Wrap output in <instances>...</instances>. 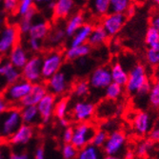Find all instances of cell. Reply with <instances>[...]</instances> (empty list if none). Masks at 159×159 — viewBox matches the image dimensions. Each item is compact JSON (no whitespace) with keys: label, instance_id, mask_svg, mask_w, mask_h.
<instances>
[{"label":"cell","instance_id":"obj_1","mask_svg":"<svg viewBox=\"0 0 159 159\" xmlns=\"http://www.w3.org/2000/svg\"><path fill=\"white\" fill-rule=\"evenodd\" d=\"M22 124L20 109L11 106L0 114V135L4 140H9Z\"/></svg>","mask_w":159,"mask_h":159},{"label":"cell","instance_id":"obj_2","mask_svg":"<svg viewBox=\"0 0 159 159\" xmlns=\"http://www.w3.org/2000/svg\"><path fill=\"white\" fill-rule=\"evenodd\" d=\"M65 56L60 51L53 50L47 52L41 61L42 80H48L57 71H59L64 64Z\"/></svg>","mask_w":159,"mask_h":159},{"label":"cell","instance_id":"obj_3","mask_svg":"<svg viewBox=\"0 0 159 159\" xmlns=\"http://www.w3.org/2000/svg\"><path fill=\"white\" fill-rule=\"evenodd\" d=\"M32 86V83L21 78L12 84H9V86L5 89L2 96L9 105L19 106L20 101L31 91Z\"/></svg>","mask_w":159,"mask_h":159},{"label":"cell","instance_id":"obj_4","mask_svg":"<svg viewBox=\"0 0 159 159\" xmlns=\"http://www.w3.org/2000/svg\"><path fill=\"white\" fill-rule=\"evenodd\" d=\"M149 80L146 68L141 64H137L129 70L128 80L124 86L126 92L129 94H136L143 85H145Z\"/></svg>","mask_w":159,"mask_h":159},{"label":"cell","instance_id":"obj_5","mask_svg":"<svg viewBox=\"0 0 159 159\" xmlns=\"http://www.w3.org/2000/svg\"><path fill=\"white\" fill-rule=\"evenodd\" d=\"M95 131V127L89 121L78 122L77 125L74 127V135L70 143L77 150H80L88 144H91Z\"/></svg>","mask_w":159,"mask_h":159},{"label":"cell","instance_id":"obj_6","mask_svg":"<svg viewBox=\"0 0 159 159\" xmlns=\"http://www.w3.org/2000/svg\"><path fill=\"white\" fill-rule=\"evenodd\" d=\"M19 31L13 25H8L0 32V56L8 54L11 50L18 44Z\"/></svg>","mask_w":159,"mask_h":159},{"label":"cell","instance_id":"obj_7","mask_svg":"<svg viewBox=\"0 0 159 159\" xmlns=\"http://www.w3.org/2000/svg\"><path fill=\"white\" fill-rule=\"evenodd\" d=\"M127 137L121 131H113L108 134L107 140L101 148L106 155H119L124 150Z\"/></svg>","mask_w":159,"mask_h":159},{"label":"cell","instance_id":"obj_8","mask_svg":"<svg viewBox=\"0 0 159 159\" xmlns=\"http://www.w3.org/2000/svg\"><path fill=\"white\" fill-rule=\"evenodd\" d=\"M41 61L42 58L38 55L31 56L25 66L20 70L21 77L32 84L41 82Z\"/></svg>","mask_w":159,"mask_h":159},{"label":"cell","instance_id":"obj_9","mask_svg":"<svg viewBox=\"0 0 159 159\" xmlns=\"http://www.w3.org/2000/svg\"><path fill=\"white\" fill-rule=\"evenodd\" d=\"M126 16L124 13L109 12L103 16L101 26L108 34L109 36H115L118 34L126 23Z\"/></svg>","mask_w":159,"mask_h":159},{"label":"cell","instance_id":"obj_10","mask_svg":"<svg viewBox=\"0 0 159 159\" xmlns=\"http://www.w3.org/2000/svg\"><path fill=\"white\" fill-rule=\"evenodd\" d=\"M95 113V105L89 101L76 102L71 110V116L76 122H88L94 116Z\"/></svg>","mask_w":159,"mask_h":159},{"label":"cell","instance_id":"obj_11","mask_svg":"<svg viewBox=\"0 0 159 159\" xmlns=\"http://www.w3.org/2000/svg\"><path fill=\"white\" fill-rule=\"evenodd\" d=\"M47 89L48 92L54 94L55 96L63 95L67 93L70 88V84L68 80V76L62 70L57 71L52 76H51L47 80Z\"/></svg>","mask_w":159,"mask_h":159},{"label":"cell","instance_id":"obj_12","mask_svg":"<svg viewBox=\"0 0 159 159\" xmlns=\"http://www.w3.org/2000/svg\"><path fill=\"white\" fill-rule=\"evenodd\" d=\"M55 103H56V96L49 92L38 102L36 107L42 123L47 124L50 122V120L53 116Z\"/></svg>","mask_w":159,"mask_h":159},{"label":"cell","instance_id":"obj_13","mask_svg":"<svg viewBox=\"0 0 159 159\" xmlns=\"http://www.w3.org/2000/svg\"><path fill=\"white\" fill-rule=\"evenodd\" d=\"M111 82L110 69L107 67H97L93 70L89 78L90 87L95 90H103Z\"/></svg>","mask_w":159,"mask_h":159},{"label":"cell","instance_id":"obj_14","mask_svg":"<svg viewBox=\"0 0 159 159\" xmlns=\"http://www.w3.org/2000/svg\"><path fill=\"white\" fill-rule=\"evenodd\" d=\"M48 93V89L46 84L38 82L34 83L32 86L31 91L29 92L26 96L20 101V107H27V106H36L39 101L43 98L46 93Z\"/></svg>","mask_w":159,"mask_h":159},{"label":"cell","instance_id":"obj_15","mask_svg":"<svg viewBox=\"0 0 159 159\" xmlns=\"http://www.w3.org/2000/svg\"><path fill=\"white\" fill-rule=\"evenodd\" d=\"M34 135V127L32 125L22 123L8 141L11 145H16V146L26 145L27 143H29L33 139Z\"/></svg>","mask_w":159,"mask_h":159},{"label":"cell","instance_id":"obj_16","mask_svg":"<svg viewBox=\"0 0 159 159\" xmlns=\"http://www.w3.org/2000/svg\"><path fill=\"white\" fill-rule=\"evenodd\" d=\"M133 127L137 135L144 136L148 134L152 129V119L150 114L146 111H139L136 113L133 120Z\"/></svg>","mask_w":159,"mask_h":159},{"label":"cell","instance_id":"obj_17","mask_svg":"<svg viewBox=\"0 0 159 159\" xmlns=\"http://www.w3.org/2000/svg\"><path fill=\"white\" fill-rule=\"evenodd\" d=\"M30 58V55L27 50L20 44L14 46L9 52V61L10 63L18 70H21L27 61Z\"/></svg>","mask_w":159,"mask_h":159},{"label":"cell","instance_id":"obj_18","mask_svg":"<svg viewBox=\"0 0 159 159\" xmlns=\"http://www.w3.org/2000/svg\"><path fill=\"white\" fill-rule=\"evenodd\" d=\"M75 0H54L52 14L58 19L68 18L75 8Z\"/></svg>","mask_w":159,"mask_h":159},{"label":"cell","instance_id":"obj_19","mask_svg":"<svg viewBox=\"0 0 159 159\" xmlns=\"http://www.w3.org/2000/svg\"><path fill=\"white\" fill-rule=\"evenodd\" d=\"M51 30V27L49 23L45 20H35L33 22L30 31L28 33V37L31 38H35L38 40L43 41L47 38L49 33Z\"/></svg>","mask_w":159,"mask_h":159},{"label":"cell","instance_id":"obj_20","mask_svg":"<svg viewBox=\"0 0 159 159\" xmlns=\"http://www.w3.org/2000/svg\"><path fill=\"white\" fill-rule=\"evenodd\" d=\"M93 25L91 23H84L78 30L70 36V46H78L88 43V39L93 32Z\"/></svg>","mask_w":159,"mask_h":159},{"label":"cell","instance_id":"obj_21","mask_svg":"<svg viewBox=\"0 0 159 159\" xmlns=\"http://www.w3.org/2000/svg\"><path fill=\"white\" fill-rule=\"evenodd\" d=\"M0 75L3 76L8 84H12L21 79V70L13 67L10 61L0 62Z\"/></svg>","mask_w":159,"mask_h":159},{"label":"cell","instance_id":"obj_22","mask_svg":"<svg viewBox=\"0 0 159 159\" xmlns=\"http://www.w3.org/2000/svg\"><path fill=\"white\" fill-rule=\"evenodd\" d=\"M91 50L92 47L88 43L78 46H70L64 53L65 59H67L68 61H75L84 58V57L90 54Z\"/></svg>","mask_w":159,"mask_h":159},{"label":"cell","instance_id":"obj_23","mask_svg":"<svg viewBox=\"0 0 159 159\" xmlns=\"http://www.w3.org/2000/svg\"><path fill=\"white\" fill-rule=\"evenodd\" d=\"M84 23H85V16L83 13L81 12L71 13L69 16L64 28L66 35L68 37H70Z\"/></svg>","mask_w":159,"mask_h":159},{"label":"cell","instance_id":"obj_24","mask_svg":"<svg viewBox=\"0 0 159 159\" xmlns=\"http://www.w3.org/2000/svg\"><path fill=\"white\" fill-rule=\"evenodd\" d=\"M21 112V118L22 123L34 126L41 122L40 115L37 110L36 106H27V107H21L20 109Z\"/></svg>","mask_w":159,"mask_h":159},{"label":"cell","instance_id":"obj_25","mask_svg":"<svg viewBox=\"0 0 159 159\" xmlns=\"http://www.w3.org/2000/svg\"><path fill=\"white\" fill-rule=\"evenodd\" d=\"M108 34L104 30V28L100 25L93 26V32L88 39V44L91 47H99L105 44L108 40Z\"/></svg>","mask_w":159,"mask_h":159},{"label":"cell","instance_id":"obj_26","mask_svg":"<svg viewBox=\"0 0 159 159\" xmlns=\"http://www.w3.org/2000/svg\"><path fill=\"white\" fill-rule=\"evenodd\" d=\"M37 16V9L34 6L31 10H29L25 14L21 16V18L18 23V31L22 34H28L30 31L31 26L33 22L34 21L35 17Z\"/></svg>","mask_w":159,"mask_h":159},{"label":"cell","instance_id":"obj_27","mask_svg":"<svg viewBox=\"0 0 159 159\" xmlns=\"http://www.w3.org/2000/svg\"><path fill=\"white\" fill-rule=\"evenodd\" d=\"M111 81L116 83L122 87H124L127 83L129 73L126 70L124 66L120 63H114L111 68Z\"/></svg>","mask_w":159,"mask_h":159},{"label":"cell","instance_id":"obj_28","mask_svg":"<svg viewBox=\"0 0 159 159\" xmlns=\"http://www.w3.org/2000/svg\"><path fill=\"white\" fill-rule=\"evenodd\" d=\"M103 151L93 144H88L84 148L78 150L75 159H102Z\"/></svg>","mask_w":159,"mask_h":159},{"label":"cell","instance_id":"obj_29","mask_svg":"<svg viewBox=\"0 0 159 159\" xmlns=\"http://www.w3.org/2000/svg\"><path fill=\"white\" fill-rule=\"evenodd\" d=\"M111 0H90V8L94 16L103 17L110 12Z\"/></svg>","mask_w":159,"mask_h":159},{"label":"cell","instance_id":"obj_30","mask_svg":"<svg viewBox=\"0 0 159 159\" xmlns=\"http://www.w3.org/2000/svg\"><path fill=\"white\" fill-rule=\"evenodd\" d=\"M65 30L62 27H55L52 30H50V33L48 34V42L52 46H58L64 41L66 37Z\"/></svg>","mask_w":159,"mask_h":159},{"label":"cell","instance_id":"obj_31","mask_svg":"<svg viewBox=\"0 0 159 159\" xmlns=\"http://www.w3.org/2000/svg\"><path fill=\"white\" fill-rule=\"evenodd\" d=\"M123 93V87L114 83V82H111L106 88H105V96L108 100H117L121 97Z\"/></svg>","mask_w":159,"mask_h":159},{"label":"cell","instance_id":"obj_32","mask_svg":"<svg viewBox=\"0 0 159 159\" xmlns=\"http://www.w3.org/2000/svg\"><path fill=\"white\" fill-rule=\"evenodd\" d=\"M68 111H69V100L67 98H61L60 100L56 101L53 114L57 119L67 117Z\"/></svg>","mask_w":159,"mask_h":159},{"label":"cell","instance_id":"obj_33","mask_svg":"<svg viewBox=\"0 0 159 159\" xmlns=\"http://www.w3.org/2000/svg\"><path fill=\"white\" fill-rule=\"evenodd\" d=\"M132 6V0H111L110 12L125 13V11Z\"/></svg>","mask_w":159,"mask_h":159},{"label":"cell","instance_id":"obj_34","mask_svg":"<svg viewBox=\"0 0 159 159\" xmlns=\"http://www.w3.org/2000/svg\"><path fill=\"white\" fill-rule=\"evenodd\" d=\"M90 88L91 87H90L89 81H87L85 79L77 80L74 85V94L79 98L85 97L89 94Z\"/></svg>","mask_w":159,"mask_h":159},{"label":"cell","instance_id":"obj_35","mask_svg":"<svg viewBox=\"0 0 159 159\" xmlns=\"http://www.w3.org/2000/svg\"><path fill=\"white\" fill-rule=\"evenodd\" d=\"M146 60L152 67L159 66V44L148 48L146 52Z\"/></svg>","mask_w":159,"mask_h":159},{"label":"cell","instance_id":"obj_36","mask_svg":"<svg viewBox=\"0 0 159 159\" xmlns=\"http://www.w3.org/2000/svg\"><path fill=\"white\" fill-rule=\"evenodd\" d=\"M152 148H153V142L150 139H144L138 143L135 153L137 156L144 158L149 154V152L152 150Z\"/></svg>","mask_w":159,"mask_h":159},{"label":"cell","instance_id":"obj_37","mask_svg":"<svg viewBox=\"0 0 159 159\" xmlns=\"http://www.w3.org/2000/svg\"><path fill=\"white\" fill-rule=\"evenodd\" d=\"M145 43L148 47H152L159 44V32L155 28L150 26L146 32Z\"/></svg>","mask_w":159,"mask_h":159},{"label":"cell","instance_id":"obj_38","mask_svg":"<svg viewBox=\"0 0 159 159\" xmlns=\"http://www.w3.org/2000/svg\"><path fill=\"white\" fill-rule=\"evenodd\" d=\"M108 134H109V133L106 132L104 129H96L93 136L91 144H93V145L95 146V147L102 148L103 145L105 144V142H106V140H107Z\"/></svg>","mask_w":159,"mask_h":159},{"label":"cell","instance_id":"obj_39","mask_svg":"<svg viewBox=\"0 0 159 159\" xmlns=\"http://www.w3.org/2000/svg\"><path fill=\"white\" fill-rule=\"evenodd\" d=\"M148 96H149L150 104L154 108H158L159 107V83L155 82L154 84L152 85V88L150 90Z\"/></svg>","mask_w":159,"mask_h":159},{"label":"cell","instance_id":"obj_40","mask_svg":"<svg viewBox=\"0 0 159 159\" xmlns=\"http://www.w3.org/2000/svg\"><path fill=\"white\" fill-rule=\"evenodd\" d=\"M78 150L71 143H64L62 147V155L64 159H75Z\"/></svg>","mask_w":159,"mask_h":159},{"label":"cell","instance_id":"obj_41","mask_svg":"<svg viewBox=\"0 0 159 159\" xmlns=\"http://www.w3.org/2000/svg\"><path fill=\"white\" fill-rule=\"evenodd\" d=\"M34 6V0H19L16 12L18 16H23Z\"/></svg>","mask_w":159,"mask_h":159},{"label":"cell","instance_id":"obj_42","mask_svg":"<svg viewBox=\"0 0 159 159\" xmlns=\"http://www.w3.org/2000/svg\"><path fill=\"white\" fill-rule=\"evenodd\" d=\"M18 2H19V0H3L2 1L3 10L8 13L16 12Z\"/></svg>","mask_w":159,"mask_h":159},{"label":"cell","instance_id":"obj_43","mask_svg":"<svg viewBox=\"0 0 159 159\" xmlns=\"http://www.w3.org/2000/svg\"><path fill=\"white\" fill-rule=\"evenodd\" d=\"M28 48L30 51H32L33 52L36 53L39 52L42 49V41L35 39V38H31V37H28Z\"/></svg>","mask_w":159,"mask_h":159},{"label":"cell","instance_id":"obj_44","mask_svg":"<svg viewBox=\"0 0 159 159\" xmlns=\"http://www.w3.org/2000/svg\"><path fill=\"white\" fill-rule=\"evenodd\" d=\"M152 84L151 83V81H148L145 85H143V86L141 87V89L136 93L135 95H137L138 97H145L146 95L149 94L150 90H151V88H152Z\"/></svg>","mask_w":159,"mask_h":159},{"label":"cell","instance_id":"obj_45","mask_svg":"<svg viewBox=\"0 0 159 159\" xmlns=\"http://www.w3.org/2000/svg\"><path fill=\"white\" fill-rule=\"evenodd\" d=\"M74 135V128L71 127H67L65 128V131L63 132V135H62V139L64 143H70L71 138H73Z\"/></svg>","mask_w":159,"mask_h":159},{"label":"cell","instance_id":"obj_46","mask_svg":"<svg viewBox=\"0 0 159 159\" xmlns=\"http://www.w3.org/2000/svg\"><path fill=\"white\" fill-rule=\"evenodd\" d=\"M149 139L154 142H159V125H156L149 132Z\"/></svg>","mask_w":159,"mask_h":159},{"label":"cell","instance_id":"obj_47","mask_svg":"<svg viewBox=\"0 0 159 159\" xmlns=\"http://www.w3.org/2000/svg\"><path fill=\"white\" fill-rule=\"evenodd\" d=\"M9 159H33L30 155H29L28 153H25V152H12Z\"/></svg>","mask_w":159,"mask_h":159},{"label":"cell","instance_id":"obj_48","mask_svg":"<svg viewBox=\"0 0 159 159\" xmlns=\"http://www.w3.org/2000/svg\"><path fill=\"white\" fill-rule=\"evenodd\" d=\"M151 26L155 28L156 30L159 32V12L155 13L154 16H152V17L151 19Z\"/></svg>","mask_w":159,"mask_h":159},{"label":"cell","instance_id":"obj_49","mask_svg":"<svg viewBox=\"0 0 159 159\" xmlns=\"http://www.w3.org/2000/svg\"><path fill=\"white\" fill-rule=\"evenodd\" d=\"M34 159H45V152L43 150V148L39 147L36 149Z\"/></svg>","mask_w":159,"mask_h":159},{"label":"cell","instance_id":"obj_50","mask_svg":"<svg viewBox=\"0 0 159 159\" xmlns=\"http://www.w3.org/2000/svg\"><path fill=\"white\" fill-rule=\"evenodd\" d=\"M9 104L7 103V101L3 98V96H0V114H1L5 110L9 108Z\"/></svg>","mask_w":159,"mask_h":159},{"label":"cell","instance_id":"obj_51","mask_svg":"<svg viewBox=\"0 0 159 159\" xmlns=\"http://www.w3.org/2000/svg\"><path fill=\"white\" fill-rule=\"evenodd\" d=\"M58 121H59V125L63 128H67L70 126V120L67 117L60 118V119H58Z\"/></svg>","mask_w":159,"mask_h":159},{"label":"cell","instance_id":"obj_52","mask_svg":"<svg viewBox=\"0 0 159 159\" xmlns=\"http://www.w3.org/2000/svg\"><path fill=\"white\" fill-rule=\"evenodd\" d=\"M134 11H135V10H134V8L133 7V6H131L129 8H128V10L125 11V16H126V17H131V16H133L134 14Z\"/></svg>","mask_w":159,"mask_h":159},{"label":"cell","instance_id":"obj_53","mask_svg":"<svg viewBox=\"0 0 159 159\" xmlns=\"http://www.w3.org/2000/svg\"><path fill=\"white\" fill-rule=\"evenodd\" d=\"M134 153L133 152H127L126 153H124V157L123 159H134Z\"/></svg>","mask_w":159,"mask_h":159},{"label":"cell","instance_id":"obj_54","mask_svg":"<svg viewBox=\"0 0 159 159\" xmlns=\"http://www.w3.org/2000/svg\"><path fill=\"white\" fill-rule=\"evenodd\" d=\"M102 159H123V158L120 157L119 155H106Z\"/></svg>","mask_w":159,"mask_h":159},{"label":"cell","instance_id":"obj_55","mask_svg":"<svg viewBox=\"0 0 159 159\" xmlns=\"http://www.w3.org/2000/svg\"><path fill=\"white\" fill-rule=\"evenodd\" d=\"M54 1V0H34V3H38V4H47L49 2Z\"/></svg>","mask_w":159,"mask_h":159},{"label":"cell","instance_id":"obj_56","mask_svg":"<svg viewBox=\"0 0 159 159\" xmlns=\"http://www.w3.org/2000/svg\"><path fill=\"white\" fill-rule=\"evenodd\" d=\"M154 78H155V82L159 83V66H158V68H157V70H156V71H155Z\"/></svg>","mask_w":159,"mask_h":159},{"label":"cell","instance_id":"obj_57","mask_svg":"<svg viewBox=\"0 0 159 159\" xmlns=\"http://www.w3.org/2000/svg\"><path fill=\"white\" fill-rule=\"evenodd\" d=\"M75 1H78L79 3H87L88 1H90V0H75Z\"/></svg>","mask_w":159,"mask_h":159},{"label":"cell","instance_id":"obj_58","mask_svg":"<svg viewBox=\"0 0 159 159\" xmlns=\"http://www.w3.org/2000/svg\"><path fill=\"white\" fill-rule=\"evenodd\" d=\"M0 159H5L4 158V155H3V152L0 150Z\"/></svg>","mask_w":159,"mask_h":159},{"label":"cell","instance_id":"obj_59","mask_svg":"<svg viewBox=\"0 0 159 159\" xmlns=\"http://www.w3.org/2000/svg\"><path fill=\"white\" fill-rule=\"evenodd\" d=\"M3 142H4V139L1 137V135H0V147L2 146V144H3Z\"/></svg>","mask_w":159,"mask_h":159},{"label":"cell","instance_id":"obj_60","mask_svg":"<svg viewBox=\"0 0 159 159\" xmlns=\"http://www.w3.org/2000/svg\"><path fill=\"white\" fill-rule=\"evenodd\" d=\"M154 3H155V4H157V5L159 6V0H156V1H155Z\"/></svg>","mask_w":159,"mask_h":159},{"label":"cell","instance_id":"obj_61","mask_svg":"<svg viewBox=\"0 0 159 159\" xmlns=\"http://www.w3.org/2000/svg\"><path fill=\"white\" fill-rule=\"evenodd\" d=\"M2 1H3V0H0V4H1V3H2Z\"/></svg>","mask_w":159,"mask_h":159},{"label":"cell","instance_id":"obj_62","mask_svg":"<svg viewBox=\"0 0 159 159\" xmlns=\"http://www.w3.org/2000/svg\"><path fill=\"white\" fill-rule=\"evenodd\" d=\"M144 159H152V158H146V157H145V158H144Z\"/></svg>","mask_w":159,"mask_h":159},{"label":"cell","instance_id":"obj_63","mask_svg":"<svg viewBox=\"0 0 159 159\" xmlns=\"http://www.w3.org/2000/svg\"><path fill=\"white\" fill-rule=\"evenodd\" d=\"M152 1H153V2H155V1H156V0H152Z\"/></svg>","mask_w":159,"mask_h":159}]
</instances>
